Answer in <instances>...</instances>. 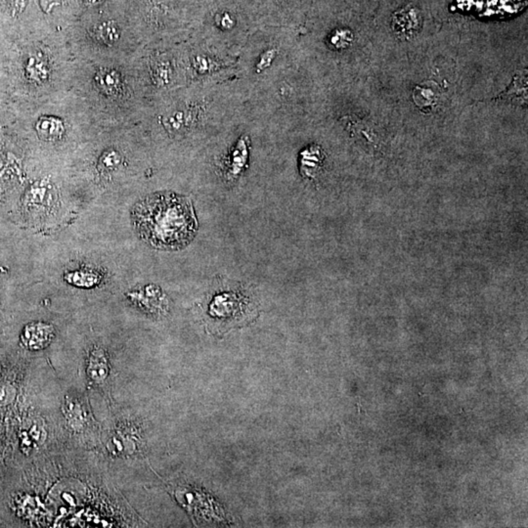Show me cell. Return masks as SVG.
Instances as JSON below:
<instances>
[{"label": "cell", "instance_id": "obj_10", "mask_svg": "<svg viewBox=\"0 0 528 528\" xmlns=\"http://www.w3.org/2000/svg\"><path fill=\"white\" fill-rule=\"evenodd\" d=\"M96 82L100 89L107 92H113L118 89L120 77L113 71H101L97 73Z\"/></svg>", "mask_w": 528, "mask_h": 528}, {"label": "cell", "instance_id": "obj_9", "mask_svg": "<svg viewBox=\"0 0 528 528\" xmlns=\"http://www.w3.org/2000/svg\"><path fill=\"white\" fill-rule=\"evenodd\" d=\"M95 35L104 44H112L120 39V30L116 23L106 22L96 28Z\"/></svg>", "mask_w": 528, "mask_h": 528}, {"label": "cell", "instance_id": "obj_7", "mask_svg": "<svg viewBox=\"0 0 528 528\" xmlns=\"http://www.w3.org/2000/svg\"><path fill=\"white\" fill-rule=\"evenodd\" d=\"M108 373V360L103 350L98 349L93 350L90 355L89 369H87L89 378L94 382H103L107 378Z\"/></svg>", "mask_w": 528, "mask_h": 528}, {"label": "cell", "instance_id": "obj_11", "mask_svg": "<svg viewBox=\"0 0 528 528\" xmlns=\"http://www.w3.org/2000/svg\"><path fill=\"white\" fill-rule=\"evenodd\" d=\"M120 163H122V157L117 151H107L101 156L97 169L103 172H112L117 169Z\"/></svg>", "mask_w": 528, "mask_h": 528}, {"label": "cell", "instance_id": "obj_1", "mask_svg": "<svg viewBox=\"0 0 528 528\" xmlns=\"http://www.w3.org/2000/svg\"><path fill=\"white\" fill-rule=\"evenodd\" d=\"M132 224L151 247L177 251L187 247L198 232L190 199L172 192L147 196L132 208Z\"/></svg>", "mask_w": 528, "mask_h": 528}, {"label": "cell", "instance_id": "obj_8", "mask_svg": "<svg viewBox=\"0 0 528 528\" xmlns=\"http://www.w3.org/2000/svg\"><path fill=\"white\" fill-rule=\"evenodd\" d=\"M69 283L77 286L91 288L99 283V276L89 271H75L65 276Z\"/></svg>", "mask_w": 528, "mask_h": 528}, {"label": "cell", "instance_id": "obj_14", "mask_svg": "<svg viewBox=\"0 0 528 528\" xmlns=\"http://www.w3.org/2000/svg\"><path fill=\"white\" fill-rule=\"evenodd\" d=\"M59 3H60V0H40L42 9L47 13L51 12L54 6H58Z\"/></svg>", "mask_w": 528, "mask_h": 528}, {"label": "cell", "instance_id": "obj_5", "mask_svg": "<svg viewBox=\"0 0 528 528\" xmlns=\"http://www.w3.org/2000/svg\"><path fill=\"white\" fill-rule=\"evenodd\" d=\"M324 156L320 148L310 146L305 149L300 157V170L304 176L313 179L320 172L323 165Z\"/></svg>", "mask_w": 528, "mask_h": 528}, {"label": "cell", "instance_id": "obj_15", "mask_svg": "<svg viewBox=\"0 0 528 528\" xmlns=\"http://www.w3.org/2000/svg\"><path fill=\"white\" fill-rule=\"evenodd\" d=\"M25 6L26 0H14V6H15L16 11H22Z\"/></svg>", "mask_w": 528, "mask_h": 528}, {"label": "cell", "instance_id": "obj_13", "mask_svg": "<svg viewBox=\"0 0 528 528\" xmlns=\"http://www.w3.org/2000/svg\"><path fill=\"white\" fill-rule=\"evenodd\" d=\"M30 437L35 440L37 444H42L45 440V430L44 426L37 425L35 424L32 428H30Z\"/></svg>", "mask_w": 528, "mask_h": 528}, {"label": "cell", "instance_id": "obj_2", "mask_svg": "<svg viewBox=\"0 0 528 528\" xmlns=\"http://www.w3.org/2000/svg\"><path fill=\"white\" fill-rule=\"evenodd\" d=\"M52 326L44 323H33L23 331L22 342L28 349H40L47 347L53 338Z\"/></svg>", "mask_w": 528, "mask_h": 528}, {"label": "cell", "instance_id": "obj_3", "mask_svg": "<svg viewBox=\"0 0 528 528\" xmlns=\"http://www.w3.org/2000/svg\"><path fill=\"white\" fill-rule=\"evenodd\" d=\"M440 91L433 82H425L413 90V101L421 112L430 113L439 103Z\"/></svg>", "mask_w": 528, "mask_h": 528}, {"label": "cell", "instance_id": "obj_12", "mask_svg": "<svg viewBox=\"0 0 528 528\" xmlns=\"http://www.w3.org/2000/svg\"><path fill=\"white\" fill-rule=\"evenodd\" d=\"M16 397V390L9 383H0V405L10 404Z\"/></svg>", "mask_w": 528, "mask_h": 528}, {"label": "cell", "instance_id": "obj_4", "mask_svg": "<svg viewBox=\"0 0 528 528\" xmlns=\"http://www.w3.org/2000/svg\"><path fill=\"white\" fill-rule=\"evenodd\" d=\"M421 20L416 9H404L394 17V28L397 34L409 37L416 34L420 27Z\"/></svg>", "mask_w": 528, "mask_h": 528}, {"label": "cell", "instance_id": "obj_16", "mask_svg": "<svg viewBox=\"0 0 528 528\" xmlns=\"http://www.w3.org/2000/svg\"><path fill=\"white\" fill-rule=\"evenodd\" d=\"M84 1L87 6H96V4L100 3V2L104 1V0H84Z\"/></svg>", "mask_w": 528, "mask_h": 528}, {"label": "cell", "instance_id": "obj_6", "mask_svg": "<svg viewBox=\"0 0 528 528\" xmlns=\"http://www.w3.org/2000/svg\"><path fill=\"white\" fill-rule=\"evenodd\" d=\"M37 134L45 141H56L61 138L64 134L62 120L54 117H42L35 125Z\"/></svg>", "mask_w": 528, "mask_h": 528}]
</instances>
